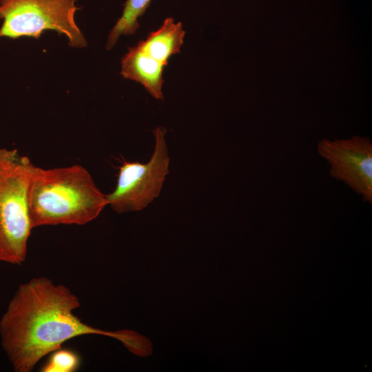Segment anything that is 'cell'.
Instances as JSON below:
<instances>
[{
  "label": "cell",
  "mask_w": 372,
  "mask_h": 372,
  "mask_svg": "<svg viewBox=\"0 0 372 372\" xmlns=\"http://www.w3.org/2000/svg\"><path fill=\"white\" fill-rule=\"evenodd\" d=\"M77 296L45 277L19 285L0 319V342L14 371L30 372L68 340L86 335L116 339L117 331L91 326L74 311Z\"/></svg>",
  "instance_id": "1"
},
{
  "label": "cell",
  "mask_w": 372,
  "mask_h": 372,
  "mask_svg": "<svg viewBox=\"0 0 372 372\" xmlns=\"http://www.w3.org/2000/svg\"><path fill=\"white\" fill-rule=\"evenodd\" d=\"M107 205L106 195L83 166L43 169L32 165L28 189L32 229L85 225L96 218Z\"/></svg>",
  "instance_id": "2"
},
{
  "label": "cell",
  "mask_w": 372,
  "mask_h": 372,
  "mask_svg": "<svg viewBox=\"0 0 372 372\" xmlns=\"http://www.w3.org/2000/svg\"><path fill=\"white\" fill-rule=\"evenodd\" d=\"M32 165L17 149L0 147V262L13 265L25 260L32 229L28 206Z\"/></svg>",
  "instance_id": "3"
},
{
  "label": "cell",
  "mask_w": 372,
  "mask_h": 372,
  "mask_svg": "<svg viewBox=\"0 0 372 372\" xmlns=\"http://www.w3.org/2000/svg\"><path fill=\"white\" fill-rule=\"evenodd\" d=\"M76 0H0V38L39 39L43 32L65 35L70 46L85 48L87 41L77 26Z\"/></svg>",
  "instance_id": "4"
},
{
  "label": "cell",
  "mask_w": 372,
  "mask_h": 372,
  "mask_svg": "<svg viewBox=\"0 0 372 372\" xmlns=\"http://www.w3.org/2000/svg\"><path fill=\"white\" fill-rule=\"evenodd\" d=\"M166 133L162 126L154 130V148L148 162L124 161L120 166L116 185L106 195L107 205L115 212L141 211L160 195L169 172Z\"/></svg>",
  "instance_id": "5"
},
{
  "label": "cell",
  "mask_w": 372,
  "mask_h": 372,
  "mask_svg": "<svg viewBox=\"0 0 372 372\" xmlns=\"http://www.w3.org/2000/svg\"><path fill=\"white\" fill-rule=\"evenodd\" d=\"M317 151L329 165L331 176L372 204V143L369 137L324 138L318 143Z\"/></svg>",
  "instance_id": "6"
},
{
  "label": "cell",
  "mask_w": 372,
  "mask_h": 372,
  "mask_svg": "<svg viewBox=\"0 0 372 372\" xmlns=\"http://www.w3.org/2000/svg\"><path fill=\"white\" fill-rule=\"evenodd\" d=\"M165 66L150 56L138 45L128 48L121 60V74L123 78L142 84L156 99L163 100V74Z\"/></svg>",
  "instance_id": "7"
},
{
  "label": "cell",
  "mask_w": 372,
  "mask_h": 372,
  "mask_svg": "<svg viewBox=\"0 0 372 372\" xmlns=\"http://www.w3.org/2000/svg\"><path fill=\"white\" fill-rule=\"evenodd\" d=\"M185 35L181 22L167 17L158 30L151 32L145 40L140 41L137 45L165 67L172 55L180 52Z\"/></svg>",
  "instance_id": "8"
},
{
  "label": "cell",
  "mask_w": 372,
  "mask_h": 372,
  "mask_svg": "<svg viewBox=\"0 0 372 372\" xmlns=\"http://www.w3.org/2000/svg\"><path fill=\"white\" fill-rule=\"evenodd\" d=\"M152 0H126L121 17L111 30L107 40L106 49L114 47L121 36L134 34L139 28L138 19L149 8Z\"/></svg>",
  "instance_id": "9"
},
{
  "label": "cell",
  "mask_w": 372,
  "mask_h": 372,
  "mask_svg": "<svg viewBox=\"0 0 372 372\" xmlns=\"http://www.w3.org/2000/svg\"><path fill=\"white\" fill-rule=\"evenodd\" d=\"M80 365V358L74 351L61 348L51 353V356L43 366L44 372H72Z\"/></svg>",
  "instance_id": "10"
},
{
  "label": "cell",
  "mask_w": 372,
  "mask_h": 372,
  "mask_svg": "<svg viewBox=\"0 0 372 372\" xmlns=\"http://www.w3.org/2000/svg\"><path fill=\"white\" fill-rule=\"evenodd\" d=\"M118 340L130 353L138 357L145 358L152 353V342L134 330H121Z\"/></svg>",
  "instance_id": "11"
}]
</instances>
